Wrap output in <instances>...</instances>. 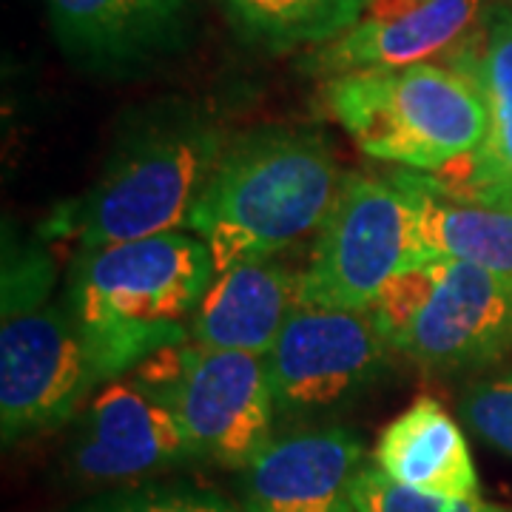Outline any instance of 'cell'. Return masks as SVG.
Wrapping results in <instances>:
<instances>
[{
  "instance_id": "obj_16",
  "label": "cell",
  "mask_w": 512,
  "mask_h": 512,
  "mask_svg": "<svg viewBox=\"0 0 512 512\" xmlns=\"http://www.w3.org/2000/svg\"><path fill=\"white\" fill-rule=\"evenodd\" d=\"M450 66L476 77L490 109V131L476 157L441 183L456 194L512 205V12H493Z\"/></svg>"
},
{
  "instance_id": "obj_8",
  "label": "cell",
  "mask_w": 512,
  "mask_h": 512,
  "mask_svg": "<svg viewBox=\"0 0 512 512\" xmlns=\"http://www.w3.org/2000/svg\"><path fill=\"white\" fill-rule=\"evenodd\" d=\"M424 256L416 205L393 174H345L302 268V305L370 313L382 291Z\"/></svg>"
},
{
  "instance_id": "obj_4",
  "label": "cell",
  "mask_w": 512,
  "mask_h": 512,
  "mask_svg": "<svg viewBox=\"0 0 512 512\" xmlns=\"http://www.w3.org/2000/svg\"><path fill=\"white\" fill-rule=\"evenodd\" d=\"M214 276V256L200 237L168 231L77 251L63 296L123 376L188 342V322Z\"/></svg>"
},
{
  "instance_id": "obj_5",
  "label": "cell",
  "mask_w": 512,
  "mask_h": 512,
  "mask_svg": "<svg viewBox=\"0 0 512 512\" xmlns=\"http://www.w3.org/2000/svg\"><path fill=\"white\" fill-rule=\"evenodd\" d=\"M319 100L362 154L419 174L453 177L490 131L476 77L450 63L339 74L322 80Z\"/></svg>"
},
{
  "instance_id": "obj_11",
  "label": "cell",
  "mask_w": 512,
  "mask_h": 512,
  "mask_svg": "<svg viewBox=\"0 0 512 512\" xmlns=\"http://www.w3.org/2000/svg\"><path fill=\"white\" fill-rule=\"evenodd\" d=\"M60 52L77 69L126 77L188 43L194 0H46Z\"/></svg>"
},
{
  "instance_id": "obj_12",
  "label": "cell",
  "mask_w": 512,
  "mask_h": 512,
  "mask_svg": "<svg viewBox=\"0 0 512 512\" xmlns=\"http://www.w3.org/2000/svg\"><path fill=\"white\" fill-rule=\"evenodd\" d=\"M365 444L345 427L274 436L242 470V512H356Z\"/></svg>"
},
{
  "instance_id": "obj_13",
  "label": "cell",
  "mask_w": 512,
  "mask_h": 512,
  "mask_svg": "<svg viewBox=\"0 0 512 512\" xmlns=\"http://www.w3.org/2000/svg\"><path fill=\"white\" fill-rule=\"evenodd\" d=\"M493 15L487 0H430L393 20L362 18L345 35L313 49L302 69L319 80L339 74L450 63Z\"/></svg>"
},
{
  "instance_id": "obj_10",
  "label": "cell",
  "mask_w": 512,
  "mask_h": 512,
  "mask_svg": "<svg viewBox=\"0 0 512 512\" xmlns=\"http://www.w3.org/2000/svg\"><path fill=\"white\" fill-rule=\"evenodd\" d=\"M194 461L180 421L134 382L97 390L69 421L63 476L80 487H126Z\"/></svg>"
},
{
  "instance_id": "obj_18",
  "label": "cell",
  "mask_w": 512,
  "mask_h": 512,
  "mask_svg": "<svg viewBox=\"0 0 512 512\" xmlns=\"http://www.w3.org/2000/svg\"><path fill=\"white\" fill-rule=\"evenodd\" d=\"M245 43L265 52L319 49L365 18V0H217Z\"/></svg>"
},
{
  "instance_id": "obj_22",
  "label": "cell",
  "mask_w": 512,
  "mask_h": 512,
  "mask_svg": "<svg viewBox=\"0 0 512 512\" xmlns=\"http://www.w3.org/2000/svg\"><path fill=\"white\" fill-rule=\"evenodd\" d=\"M430 0H365V18L393 20L421 9Z\"/></svg>"
},
{
  "instance_id": "obj_9",
  "label": "cell",
  "mask_w": 512,
  "mask_h": 512,
  "mask_svg": "<svg viewBox=\"0 0 512 512\" xmlns=\"http://www.w3.org/2000/svg\"><path fill=\"white\" fill-rule=\"evenodd\" d=\"M390 356L373 313L299 305L265 356L276 413L308 419L339 410L382 379Z\"/></svg>"
},
{
  "instance_id": "obj_20",
  "label": "cell",
  "mask_w": 512,
  "mask_h": 512,
  "mask_svg": "<svg viewBox=\"0 0 512 512\" xmlns=\"http://www.w3.org/2000/svg\"><path fill=\"white\" fill-rule=\"evenodd\" d=\"M356 512H512V507H498L478 498H447L404 487L382 473L376 464H365L353 481Z\"/></svg>"
},
{
  "instance_id": "obj_21",
  "label": "cell",
  "mask_w": 512,
  "mask_h": 512,
  "mask_svg": "<svg viewBox=\"0 0 512 512\" xmlns=\"http://www.w3.org/2000/svg\"><path fill=\"white\" fill-rule=\"evenodd\" d=\"M458 413L478 439L512 458V370L464 387Z\"/></svg>"
},
{
  "instance_id": "obj_1",
  "label": "cell",
  "mask_w": 512,
  "mask_h": 512,
  "mask_svg": "<svg viewBox=\"0 0 512 512\" xmlns=\"http://www.w3.org/2000/svg\"><path fill=\"white\" fill-rule=\"evenodd\" d=\"M228 140L217 114L188 100L134 111L114 137L100 177L80 197L57 202L43 237L94 251L185 231Z\"/></svg>"
},
{
  "instance_id": "obj_17",
  "label": "cell",
  "mask_w": 512,
  "mask_h": 512,
  "mask_svg": "<svg viewBox=\"0 0 512 512\" xmlns=\"http://www.w3.org/2000/svg\"><path fill=\"white\" fill-rule=\"evenodd\" d=\"M416 205L427 259H458L512 276V205L456 194L441 180L413 171L393 174Z\"/></svg>"
},
{
  "instance_id": "obj_14",
  "label": "cell",
  "mask_w": 512,
  "mask_h": 512,
  "mask_svg": "<svg viewBox=\"0 0 512 512\" xmlns=\"http://www.w3.org/2000/svg\"><path fill=\"white\" fill-rule=\"evenodd\" d=\"M302 271L276 259L239 262L214 276L188 322V342L211 350L268 356L276 336L302 305Z\"/></svg>"
},
{
  "instance_id": "obj_6",
  "label": "cell",
  "mask_w": 512,
  "mask_h": 512,
  "mask_svg": "<svg viewBox=\"0 0 512 512\" xmlns=\"http://www.w3.org/2000/svg\"><path fill=\"white\" fill-rule=\"evenodd\" d=\"M393 353L453 376L512 353V276L458 259H430L399 274L373 305Z\"/></svg>"
},
{
  "instance_id": "obj_2",
  "label": "cell",
  "mask_w": 512,
  "mask_h": 512,
  "mask_svg": "<svg viewBox=\"0 0 512 512\" xmlns=\"http://www.w3.org/2000/svg\"><path fill=\"white\" fill-rule=\"evenodd\" d=\"M345 174L319 128L259 126L228 140L188 220L217 274L239 262L276 259L319 234Z\"/></svg>"
},
{
  "instance_id": "obj_15",
  "label": "cell",
  "mask_w": 512,
  "mask_h": 512,
  "mask_svg": "<svg viewBox=\"0 0 512 512\" xmlns=\"http://www.w3.org/2000/svg\"><path fill=\"white\" fill-rule=\"evenodd\" d=\"M373 464L404 487L447 498H478L467 436L444 404L419 396L376 441Z\"/></svg>"
},
{
  "instance_id": "obj_7",
  "label": "cell",
  "mask_w": 512,
  "mask_h": 512,
  "mask_svg": "<svg viewBox=\"0 0 512 512\" xmlns=\"http://www.w3.org/2000/svg\"><path fill=\"white\" fill-rule=\"evenodd\" d=\"M134 384L174 413L194 461L242 473L274 439L279 413L265 356L183 342L146 359Z\"/></svg>"
},
{
  "instance_id": "obj_23",
  "label": "cell",
  "mask_w": 512,
  "mask_h": 512,
  "mask_svg": "<svg viewBox=\"0 0 512 512\" xmlns=\"http://www.w3.org/2000/svg\"><path fill=\"white\" fill-rule=\"evenodd\" d=\"M493 12H512V0H487Z\"/></svg>"
},
{
  "instance_id": "obj_19",
  "label": "cell",
  "mask_w": 512,
  "mask_h": 512,
  "mask_svg": "<svg viewBox=\"0 0 512 512\" xmlns=\"http://www.w3.org/2000/svg\"><path fill=\"white\" fill-rule=\"evenodd\" d=\"M60 512H242V507L208 487L140 481L103 490Z\"/></svg>"
},
{
  "instance_id": "obj_3",
  "label": "cell",
  "mask_w": 512,
  "mask_h": 512,
  "mask_svg": "<svg viewBox=\"0 0 512 512\" xmlns=\"http://www.w3.org/2000/svg\"><path fill=\"white\" fill-rule=\"evenodd\" d=\"M55 265L43 245L3 239L0 427L3 444L57 430L117 370L66 296L55 299Z\"/></svg>"
}]
</instances>
